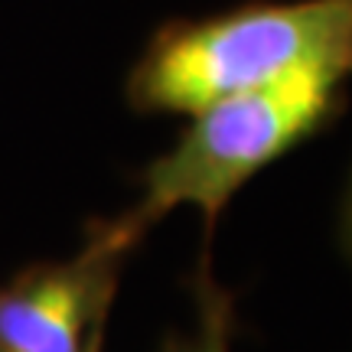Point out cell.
<instances>
[{"label":"cell","instance_id":"obj_1","mask_svg":"<svg viewBox=\"0 0 352 352\" xmlns=\"http://www.w3.org/2000/svg\"><path fill=\"white\" fill-rule=\"evenodd\" d=\"M300 72L352 76V0H252L170 20L131 69L127 101L144 114H189Z\"/></svg>","mask_w":352,"mask_h":352},{"label":"cell","instance_id":"obj_2","mask_svg":"<svg viewBox=\"0 0 352 352\" xmlns=\"http://www.w3.org/2000/svg\"><path fill=\"white\" fill-rule=\"evenodd\" d=\"M340 101L342 78L333 72H300L206 101L140 173L138 202L104 228L124 248H134L160 219L189 206L202 212L209 239L235 192L329 124Z\"/></svg>","mask_w":352,"mask_h":352},{"label":"cell","instance_id":"obj_3","mask_svg":"<svg viewBox=\"0 0 352 352\" xmlns=\"http://www.w3.org/2000/svg\"><path fill=\"white\" fill-rule=\"evenodd\" d=\"M127 252L98 226L76 258L13 277L0 290V352H98Z\"/></svg>","mask_w":352,"mask_h":352},{"label":"cell","instance_id":"obj_4","mask_svg":"<svg viewBox=\"0 0 352 352\" xmlns=\"http://www.w3.org/2000/svg\"><path fill=\"white\" fill-rule=\"evenodd\" d=\"M192 297H196V320L183 333L166 336L160 352H232V297L215 280L209 248L202 252V264L192 277Z\"/></svg>","mask_w":352,"mask_h":352},{"label":"cell","instance_id":"obj_5","mask_svg":"<svg viewBox=\"0 0 352 352\" xmlns=\"http://www.w3.org/2000/svg\"><path fill=\"white\" fill-rule=\"evenodd\" d=\"M340 235H342V248H346V254L352 258V176H349V189H346V199H342Z\"/></svg>","mask_w":352,"mask_h":352}]
</instances>
